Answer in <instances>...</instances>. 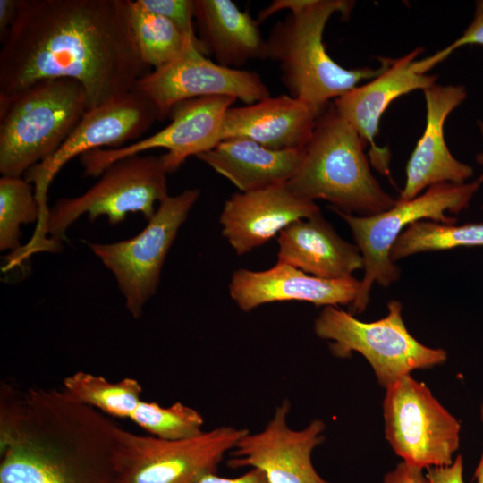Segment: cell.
I'll return each instance as SVG.
<instances>
[{
    "label": "cell",
    "instance_id": "6da1fadb",
    "mask_svg": "<svg viewBox=\"0 0 483 483\" xmlns=\"http://www.w3.org/2000/svg\"><path fill=\"white\" fill-rule=\"evenodd\" d=\"M151 71L129 21L128 0H18L0 50V92L45 79L80 82L88 110L135 89Z\"/></svg>",
    "mask_w": 483,
    "mask_h": 483
},
{
    "label": "cell",
    "instance_id": "7a4b0ae2",
    "mask_svg": "<svg viewBox=\"0 0 483 483\" xmlns=\"http://www.w3.org/2000/svg\"><path fill=\"white\" fill-rule=\"evenodd\" d=\"M119 427L56 388L1 385L0 483H118Z\"/></svg>",
    "mask_w": 483,
    "mask_h": 483
},
{
    "label": "cell",
    "instance_id": "3957f363",
    "mask_svg": "<svg viewBox=\"0 0 483 483\" xmlns=\"http://www.w3.org/2000/svg\"><path fill=\"white\" fill-rule=\"evenodd\" d=\"M353 2L344 0H275L259 11L258 21L283 10L290 13L276 22L267 40V59L275 62L281 80L291 97L309 104L319 113L335 98L374 79L386 68L346 69L330 57L323 44V33L330 17L349 15Z\"/></svg>",
    "mask_w": 483,
    "mask_h": 483
},
{
    "label": "cell",
    "instance_id": "277c9868",
    "mask_svg": "<svg viewBox=\"0 0 483 483\" xmlns=\"http://www.w3.org/2000/svg\"><path fill=\"white\" fill-rule=\"evenodd\" d=\"M366 147L330 102L318 115L300 165L286 185L303 199L329 202L332 210L360 216L384 212L396 199L373 176Z\"/></svg>",
    "mask_w": 483,
    "mask_h": 483
},
{
    "label": "cell",
    "instance_id": "5b68a950",
    "mask_svg": "<svg viewBox=\"0 0 483 483\" xmlns=\"http://www.w3.org/2000/svg\"><path fill=\"white\" fill-rule=\"evenodd\" d=\"M88 110L82 85L45 79L12 93L0 92V173L22 177L54 154Z\"/></svg>",
    "mask_w": 483,
    "mask_h": 483
},
{
    "label": "cell",
    "instance_id": "8992f818",
    "mask_svg": "<svg viewBox=\"0 0 483 483\" xmlns=\"http://www.w3.org/2000/svg\"><path fill=\"white\" fill-rule=\"evenodd\" d=\"M167 174L162 156L138 154L113 163L83 194L59 199L49 208L43 225L29 246V253L48 251L45 234H49L53 250H58L68 228L82 215L90 221L106 216L112 225L123 221L129 213H141L148 221L157 211L156 205L169 196Z\"/></svg>",
    "mask_w": 483,
    "mask_h": 483
},
{
    "label": "cell",
    "instance_id": "52a82bcc",
    "mask_svg": "<svg viewBox=\"0 0 483 483\" xmlns=\"http://www.w3.org/2000/svg\"><path fill=\"white\" fill-rule=\"evenodd\" d=\"M482 180L470 183L443 182L428 187L409 200L396 199L389 209L369 216L333 210L349 225L363 258L364 275L357 299L350 307L353 314L365 311L374 283L387 287L400 277V268L391 260L390 251L398 236L412 223L428 220L454 225L456 217L446 212L460 213L469 207Z\"/></svg>",
    "mask_w": 483,
    "mask_h": 483
},
{
    "label": "cell",
    "instance_id": "ba28073f",
    "mask_svg": "<svg viewBox=\"0 0 483 483\" xmlns=\"http://www.w3.org/2000/svg\"><path fill=\"white\" fill-rule=\"evenodd\" d=\"M387 309L386 317L363 322L338 307L326 306L314 322L315 334L330 341L334 356L361 354L385 388L415 369L441 365L447 359L444 349L428 347L411 335L400 301H390Z\"/></svg>",
    "mask_w": 483,
    "mask_h": 483
},
{
    "label": "cell",
    "instance_id": "9c48e42d",
    "mask_svg": "<svg viewBox=\"0 0 483 483\" xmlns=\"http://www.w3.org/2000/svg\"><path fill=\"white\" fill-rule=\"evenodd\" d=\"M248 432L225 426L193 437L168 440L119 427L118 483H198L216 473L225 453Z\"/></svg>",
    "mask_w": 483,
    "mask_h": 483
},
{
    "label": "cell",
    "instance_id": "30bf717a",
    "mask_svg": "<svg viewBox=\"0 0 483 483\" xmlns=\"http://www.w3.org/2000/svg\"><path fill=\"white\" fill-rule=\"evenodd\" d=\"M199 195V189L169 195L159 203L146 227L131 239L88 243L114 275L125 307L134 318L141 316L145 304L155 295L165 257Z\"/></svg>",
    "mask_w": 483,
    "mask_h": 483
},
{
    "label": "cell",
    "instance_id": "8fae6325",
    "mask_svg": "<svg viewBox=\"0 0 483 483\" xmlns=\"http://www.w3.org/2000/svg\"><path fill=\"white\" fill-rule=\"evenodd\" d=\"M386 439L402 462L419 469L453 463L460 422L422 382L407 375L386 388Z\"/></svg>",
    "mask_w": 483,
    "mask_h": 483
},
{
    "label": "cell",
    "instance_id": "7c38bea8",
    "mask_svg": "<svg viewBox=\"0 0 483 483\" xmlns=\"http://www.w3.org/2000/svg\"><path fill=\"white\" fill-rule=\"evenodd\" d=\"M158 121L154 106L136 89L89 109L60 146L49 157L31 166L23 178L31 183L43 219L47 216L48 188L58 172L73 157L97 148H116L136 141Z\"/></svg>",
    "mask_w": 483,
    "mask_h": 483
},
{
    "label": "cell",
    "instance_id": "4fadbf2b",
    "mask_svg": "<svg viewBox=\"0 0 483 483\" xmlns=\"http://www.w3.org/2000/svg\"><path fill=\"white\" fill-rule=\"evenodd\" d=\"M135 89L154 106L158 121L168 117L177 104L192 98L230 96L250 105L271 96L258 73L222 66L191 42L172 62L143 76Z\"/></svg>",
    "mask_w": 483,
    "mask_h": 483
},
{
    "label": "cell",
    "instance_id": "5bb4252c",
    "mask_svg": "<svg viewBox=\"0 0 483 483\" xmlns=\"http://www.w3.org/2000/svg\"><path fill=\"white\" fill-rule=\"evenodd\" d=\"M237 99L230 96H209L177 104L171 123L159 131L116 148H97L80 157L83 175L99 176L113 163L154 148H165L162 156L168 173L176 171L191 156L216 148L226 111Z\"/></svg>",
    "mask_w": 483,
    "mask_h": 483
},
{
    "label": "cell",
    "instance_id": "9a60e30c",
    "mask_svg": "<svg viewBox=\"0 0 483 483\" xmlns=\"http://www.w3.org/2000/svg\"><path fill=\"white\" fill-rule=\"evenodd\" d=\"M290 409L284 400L261 431L244 435L230 453L229 467L258 470L268 483H332L318 473L311 460L313 450L325 440V423L314 419L302 429H292L287 424Z\"/></svg>",
    "mask_w": 483,
    "mask_h": 483
},
{
    "label": "cell",
    "instance_id": "2e32d148",
    "mask_svg": "<svg viewBox=\"0 0 483 483\" xmlns=\"http://www.w3.org/2000/svg\"><path fill=\"white\" fill-rule=\"evenodd\" d=\"M422 50L418 47L401 58H387L386 66L378 76L333 100L340 115L370 146L373 165L387 176L390 175V153L387 148L376 145L375 137L383 113L394 100L411 91L425 89L435 84L436 75H428L417 70L416 57Z\"/></svg>",
    "mask_w": 483,
    "mask_h": 483
},
{
    "label": "cell",
    "instance_id": "e0dca14e",
    "mask_svg": "<svg viewBox=\"0 0 483 483\" xmlns=\"http://www.w3.org/2000/svg\"><path fill=\"white\" fill-rule=\"evenodd\" d=\"M315 201L292 193L286 183L235 192L219 216L222 235L238 256L267 243L290 224L320 213Z\"/></svg>",
    "mask_w": 483,
    "mask_h": 483
},
{
    "label": "cell",
    "instance_id": "ac0fdd59",
    "mask_svg": "<svg viewBox=\"0 0 483 483\" xmlns=\"http://www.w3.org/2000/svg\"><path fill=\"white\" fill-rule=\"evenodd\" d=\"M360 281L353 276L323 279L283 262L262 271L239 268L233 273L229 294L240 309L249 312L260 305L299 301L315 306L352 305Z\"/></svg>",
    "mask_w": 483,
    "mask_h": 483
},
{
    "label": "cell",
    "instance_id": "d6986e66",
    "mask_svg": "<svg viewBox=\"0 0 483 483\" xmlns=\"http://www.w3.org/2000/svg\"><path fill=\"white\" fill-rule=\"evenodd\" d=\"M423 92L427 107L426 127L408 160L406 180L399 200L416 198L424 189L435 184L465 183L473 175L471 166L452 155L444 136L447 116L466 98L465 87L435 83Z\"/></svg>",
    "mask_w": 483,
    "mask_h": 483
},
{
    "label": "cell",
    "instance_id": "ffe728a7",
    "mask_svg": "<svg viewBox=\"0 0 483 483\" xmlns=\"http://www.w3.org/2000/svg\"><path fill=\"white\" fill-rule=\"evenodd\" d=\"M318 114L309 104L290 95L269 96L230 107L224 117L221 140L242 137L274 150L302 149Z\"/></svg>",
    "mask_w": 483,
    "mask_h": 483
},
{
    "label": "cell",
    "instance_id": "44dd1931",
    "mask_svg": "<svg viewBox=\"0 0 483 483\" xmlns=\"http://www.w3.org/2000/svg\"><path fill=\"white\" fill-rule=\"evenodd\" d=\"M277 261L323 279H343L363 268L356 244L342 239L321 212L297 220L277 237Z\"/></svg>",
    "mask_w": 483,
    "mask_h": 483
},
{
    "label": "cell",
    "instance_id": "7402d4cb",
    "mask_svg": "<svg viewBox=\"0 0 483 483\" xmlns=\"http://www.w3.org/2000/svg\"><path fill=\"white\" fill-rule=\"evenodd\" d=\"M194 20L206 55L216 63L242 69L252 60H267V40L259 21L231 0H194Z\"/></svg>",
    "mask_w": 483,
    "mask_h": 483
},
{
    "label": "cell",
    "instance_id": "603a6c76",
    "mask_svg": "<svg viewBox=\"0 0 483 483\" xmlns=\"http://www.w3.org/2000/svg\"><path fill=\"white\" fill-rule=\"evenodd\" d=\"M241 192L286 183L296 172L302 149L274 150L247 138L221 140L213 149L196 156Z\"/></svg>",
    "mask_w": 483,
    "mask_h": 483
},
{
    "label": "cell",
    "instance_id": "cb8c5ba5",
    "mask_svg": "<svg viewBox=\"0 0 483 483\" xmlns=\"http://www.w3.org/2000/svg\"><path fill=\"white\" fill-rule=\"evenodd\" d=\"M63 390L106 416L122 419H130L142 401V387L131 377L111 382L99 375L77 371L64 379Z\"/></svg>",
    "mask_w": 483,
    "mask_h": 483
},
{
    "label": "cell",
    "instance_id": "d4e9b609",
    "mask_svg": "<svg viewBox=\"0 0 483 483\" xmlns=\"http://www.w3.org/2000/svg\"><path fill=\"white\" fill-rule=\"evenodd\" d=\"M128 13L140 55L153 70L175 59L188 43L194 44L168 19L146 10L138 0H128Z\"/></svg>",
    "mask_w": 483,
    "mask_h": 483
},
{
    "label": "cell",
    "instance_id": "484cf974",
    "mask_svg": "<svg viewBox=\"0 0 483 483\" xmlns=\"http://www.w3.org/2000/svg\"><path fill=\"white\" fill-rule=\"evenodd\" d=\"M460 247H483V222L461 225L429 220L411 224L395 240L390 251L393 262L425 251Z\"/></svg>",
    "mask_w": 483,
    "mask_h": 483
},
{
    "label": "cell",
    "instance_id": "4316f807",
    "mask_svg": "<svg viewBox=\"0 0 483 483\" xmlns=\"http://www.w3.org/2000/svg\"><path fill=\"white\" fill-rule=\"evenodd\" d=\"M43 214L34 187L23 177L0 178V250L20 253L21 226L41 224Z\"/></svg>",
    "mask_w": 483,
    "mask_h": 483
},
{
    "label": "cell",
    "instance_id": "83f0119b",
    "mask_svg": "<svg viewBox=\"0 0 483 483\" xmlns=\"http://www.w3.org/2000/svg\"><path fill=\"white\" fill-rule=\"evenodd\" d=\"M130 419L148 435L162 439L189 438L203 432L201 414L181 402L164 407L142 400Z\"/></svg>",
    "mask_w": 483,
    "mask_h": 483
},
{
    "label": "cell",
    "instance_id": "f1b7e54d",
    "mask_svg": "<svg viewBox=\"0 0 483 483\" xmlns=\"http://www.w3.org/2000/svg\"><path fill=\"white\" fill-rule=\"evenodd\" d=\"M138 2L146 10L168 19L206 55L193 26L194 0H138Z\"/></svg>",
    "mask_w": 483,
    "mask_h": 483
},
{
    "label": "cell",
    "instance_id": "f546056e",
    "mask_svg": "<svg viewBox=\"0 0 483 483\" xmlns=\"http://www.w3.org/2000/svg\"><path fill=\"white\" fill-rule=\"evenodd\" d=\"M466 45L483 46V0L477 1L473 21L460 38L435 55L419 60L420 71L427 73L428 70L448 57L454 50Z\"/></svg>",
    "mask_w": 483,
    "mask_h": 483
},
{
    "label": "cell",
    "instance_id": "4dcf8cb0",
    "mask_svg": "<svg viewBox=\"0 0 483 483\" xmlns=\"http://www.w3.org/2000/svg\"><path fill=\"white\" fill-rule=\"evenodd\" d=\"M425 475L428 483H464L462 455L455 457L448 466L428 468Z\"/></svg>",
    "mask_w": 483,
    "mask_h": 483
},
{
    "label": "cell",
    "instance_id": "1f68e13d",
    "mask_svg": "<svg viewBox=\"0 0 483 483\" xmlns=\"http://www.w3.org/2000/svg\"><path fill=\"white\" fill-rule=\"evenodd\" d=\"M382 483H428V481L422 469L402 462L385 475Z\"/></svg>",
    "mask_w": 483,
    "mask_h": 483
},
{
    "label": "cell",
    "instance_id": "d6a6232c",
    "mask_svg": "<svg viewBox=\"0 0 483 483\" xmlns=\"http://www.w3.org/2000/svg\"><path fill=\"white\" fill-rule=\"evenodd\" d=\"M198 483H268L262 472L256 469H250V471L242 476L234 478H226L211 473L205 476Z\"/></svg>",
    "mask_w": 483,
    "mask_h": 483
},
{
    "label": "cell",
    "instance_id": "836d02e7",
    "mask_svg": "<svg viewBox=\"0 0 483 483\" xmlns=\"http://www.w3.org/2000/svg\"><path fill=\"white\" fill-rule=\"evenodd\" d=\"M18 9V0H0V42L12 27Z\"/></svg>",
    "mask_w": 483,
    "mask_h": 483
},
{
    "label": "cell",
    "instance_id": "e575fe53",
    "mask_svg": "<svg viewBox=\"0 0 483 483\" xmlns=\"http://www.w3.org/2000/svg\"><path fill=\"white\" fill-rule=\"evenodd\" d=\"M479 415H480L481 421L483 423V401L480 404ZM474 481L475 483H483V450H482L479 462L474 473Z\"/></svg>",
    "mask_w": 483,
    "mask_h": 483
},
{
    "label": "cell",
    "instance_id": "d590c367",
    "mask_svg": "<svg viewBox=\"0 0 483 483\" xmlns=\"http://www.w3.org/2000/svg\"><path fill=\"white\" fill-rule=\"evenodd\" d=\"M478 125L480 130L481 135L483 137V121L479 120ZM476 161L478 164L481 165L483 166V151L476 156ZM483 181V173L479 177ZM482 209H483V204H482Z\"/></svg>",
    "mask_w": 483,
    "mask_h": 483
}]
</instances>
